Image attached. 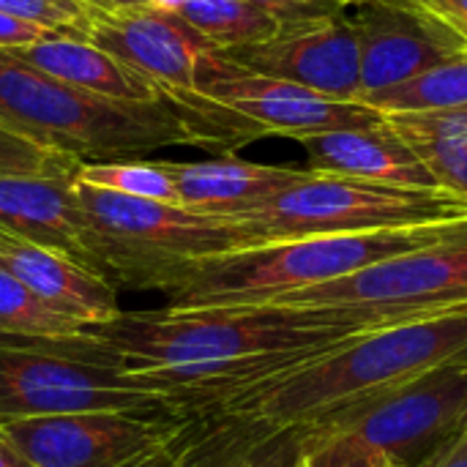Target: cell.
Returning a JSON list of instances; mask_svg holds the SVG:
<instances>
[{
    "instance_id": "obj_26",
    "label": "cell",
    "mask_w": 467,
    "mask_h": 467,
    "mask_svg": "<svg viewBox=\"0 0 467 467\" xmlns=\"http://www.w3.org/2000/svg\"><path fill=\"white\" fill-rule=\"evenodd\" d=\"M298 467H400L389 454L334 432L304 430V451Z\"/></svg>"
},
{
    "instance_id": "obj_3",
    "label": "cell",
    "mask_w": 467,
    "mask_h": 467,
    "mask_svg": "<svg viewBox=\"0 0 467 467\" xmlns=\"http://www.w3.org/2000/svg\"><path fill=\"white\" fill-rule=\"evenodd\" d=\"M467 356V306L353 337L216 410L274 427H312L350 405L386 394Z\"/></svg>"
},
{
    "instance_id": "obj_19",
    "label": "cell",
    "mask_w": 467,
    "mask_h": 467,
    "mask_svg": "<svg viewBox=\"0 0 467 467\" xmlns=\"http://www.w3.org/2000/svg\"><path fill=\"white\" fill-rule=\"evenodd\" d=\"M30 68L66 82L71 88H79L85 93L115 99V101H159L161 96L148 79H142L137 71L123 66L118 57L96 47L93 41L82 36L68 33H49L27 47L5 52Z\"/></svg>"
},
{
    "instance_id": "obj_10",
    "label": "cell",
    "mask_w": 467,
    "mask_h": 467,
    "mask_svg": "<svg viewBox=\"0 0 467 467\" xmlns=\"http://www.w3.org/2000/svg\"><path fill=\"white\" fill-rule=\"evenodd\" d=\"M194 90L197 96L249 120L263 137L279 134L301 142L312 134L378 126L386 120V115L367 104L326 99L296 82L265 77L233 63L222 52H208L200 60Z\"/></svg>"
},
{
    "instance_id": "obj_24",
    "label": "cell",
    "mask_w": 467,
    "mask_h": 467,
    "mask_svg": "<svg viewBox=\"0 0 467 467\" xmlns=\"http://www.w3.org/2000/svg\"><path fill=\"white\" fill-rule=\"evenodd\" d=\"M74 181L123 197L178 205V186L170 172V161H153V159L85 161L77 164Z\"/></svg>"
},
{
    "instance_id": "obj_5",
    "label": "cell",
    "mask_w": 467,
    "mask_h": 467,
    "mask_svg": "<svg viewBox=\"0 0 467 467\" xmlns=\"http://www.w3.org/2000/svg\"><path fill=\"white\" fill-rule=\"evenodd\" d=\"M96 410L183 413L172 394L126 372L88 328L68 337L0 334V427Z\"/></svg>"
},
{
    "instance_id": "obj_32",
    "label": "cell",
    "mask_w": 467,
    "mask_h": 467,
    "mask_svg": "<svg viewBox=\"0 0 467 467\" xmlns=\"http://www.w3.org/2000/svg\"><path fill=\"white\" fill-rule=\"evenodd\" d=\"M167 0H88L90 8H99V11H123V8H164Z\"/></svg>"
},
{
    "instance_id": "obj_30",
    "label": "cell",
    "mask_w": 467,
    "mask_h": 467,
    "mask_svg": "<svg viewBox=\"0 0 467 467\" xmlns=\"http://www.w3.org/2000/svg\"><path fill=\"white\" fill-rule=\"evenodd\" d=\"M419 467H467V432Z\"/></svg>"
},
{
    "instance_id": "obj_28",
    "label": "cell",
    "mask_w": 467,
    "mask_h": 467,
    "mask_svg": "<svg viewBox=\"0 0 467 467\" xmlns=\"http://www.w3.org/2000/svg\"><path fill=\"white\" fill-rule=\"evenodd\" d=\"M386 3L413 8V11L441 22L443 27H449L454 36H460L467 44V0H386Z\"/></svg>"
},
{
    "instance_id": "obj_4",
    "label": "cell",
    "mask_w": 467,
    "mask_h": 467,
    "mask_svg": "<svg viewBox=\"0 0 467 467\" xmlns=\"http://www.w3.org/2000/svg\"><path fill=\"white\" fill-rule=\"evenodd\" d=\"M465 227L467 216L416 227L317 235L222 252L186 265L159 293L167 296L170 309L274 304L279 298L348 279L375 263L441 244Z\"/></svg>"
},
{
    "instance_id": "obj_12",
    "label": "cell",
    "mask_w": 467,
    "mask_h": 467,
    "mask_svg": "<svg viewBox=\"0 0 467 467\" xmlns=\"http://www.w3.org/2000/svg\"><path fill=\"white\" fill-rule=\"evenodd\" d=\"M183 413H66L14 421L3 432L33 467H123L170 435Z\"/></svg>"
},
{
    "instance_id": "obj_18",
    "label": "cell",
    "mask_w": 467,
    "mask_h": 467,
    "mask_svg": "<svg viewBox=\"0 0 467 467\" xmlns=\"http://www.w3.org/2000/svg\"><path fill=\"white\" fill-rule=\"evenodd\" d=\"M178 205L205 216H233L306 175L298 167L257 164L224 153L208 161H170Z\"/></svg>"
},
{
    "instance_id": "obj_2",
    "label": "cell",
    "mask_w": 467,
    "mask_h": 467,
    "mask_svg": "<svg viewBox=\"0 0 467 467\" xmlns=\"http://www.w3.org/2000/svg\"><path fill=\"white\" fill-rule=\"evenodd\" d=\"M0 126L79 164L145 159L167 145L227 150L222 131L172 101H115L57 82L0 52Z\"/></svg>"
},
{
    "instance_id": "obj_29",
    "label": "cell",
    "mask_w": 467,
    "mask_h": 467,
    "mask_svg": "<svg viewBox=\"0 0 467 467\" xmlns=\"http://www.w3.org/2000/svg\"><path fill=\"white\" fill-rule=\"evenodd\" d=\"M44 36H49V30L0 11V52H11V49L27 47L33 41L44 38Z\"/></svg>"
},
{
    "instance_id": "obj_20",
    "label": "cell",
    "mask_w": 467,
    "mask_h": 467,
    "mask_svg": "<svg viewBox=\"0 0 467 467\" xmlns=\"http://www.w3.org/2000/svg\"><path fill=\"white\" fill-rule=\"evenodd\" d=\"M304 430L216 410L189 467H298Z\"/></svg>"
},
{
    "instance_id": "obj_9",
    "label": "cell",
    "mask_w": 467,
    "mask_h": 467,
    "mask_svg": "<svg viewBox=\"0 0 467 467\" xmlns=\"http://www.w3.org/2000/svg\"><path fill=\"white\" fill-rule=\"evenodd\" d=\"M304 430L348 435L400 467H419L467 432V356Z\"/></svg>"
},
{
    "instance_id": "obj_14",
    "label": "cell",
    "mask_w": 467,
    "mask_h": 467,
    "mask_svg": "<svg viewBox=\"0 0 467 467\" xmlns=\"http://www.w3.org/2000/svg\"><path fill=\"white\" fill-rule=\"evenodd\" d=\"M361 66V99L400 85L467 44L441 22L386 0H361L353 16Z\"/></svg>"
},
{
    "instance_id": "obj_11",
    "label": "cell",
    "mask_w": 467,
    "mask_h": 467,
    "mask_svg": "<svg viewBox=\"0 0 467 467\" xmlns=\"http://www.w3.org/2000/svg\"><path fill=\"white\" fill-rule=\"evenodd\" d=\"M331 8L304 11L265 41L222 52L257 74L296 82L312 93L337 101L361 104V66L353 19Z\"/></svg>"
},
{
    "instance_id": "obj_15",
    "label": "cell",
    "mask_w": 467,
    "mask_h": 467,
    "mask_svg": "<svg viewBox=\"0 0 467 467\" xmlns=\"http://www.w3.org/2000/svg\"><path fill=\"white\" fill-rule=\"evenodd\" d=\"M74 172H0V235L63 252L93 271Z\"/></svg>"
},
{
    "instance_id": "obj_8",
    "label": "cell",
    "mask_w": 467,
    "mask_h": 467,
    "mask_svg": "<svg viewBox=\"0 0 467 467\" xmlns=\"http://www.w3.org/2000/svg\"><path fill=\"white\" fill-rule=\"evenodd\" d=\"M274 304L345 312L372 331L462 309L467 306V227L441 244L375 263L348 279Z\"/></svg>"
},
{
    "instance_id": "obj_27",
    "label": "cell",
    "mask_w": 467,
    "mask_h": 467,
    "mask_svg": "<svg viewBox=\"0 0 467 467\" xmlns=\"http://www.w3.org/2000/svg\"><path fill=\"white\" fill-rule=\"evenodd\" d=\"M79 161L66 159L60 153L44 150L36 142L8 131L0 126V172H44V175H60L74 172Z\"/></svg>"
},
{
    "instance_id": "obj_1",
    "label": "cell",
    "mask_w": 467,
    "mask_h": 467,
    "mask_svg": "<svg viewBox=\"0 0 467 467\" xmlns=\"http://www.w3.org/2000/svg\"><path fill=\"white\" fill-rule=\"evenodd\" d=\"M88 331L181 410H216L372 328L334 309L257 304L120 312Z\"/></svg>"
},
{
    "instance_id": "obj_23",
    "label": "cell",
    "mask_w": 467,
    "mask_h": 467,
    "mask_svg": "<svg viewBox=\"0 0 467 467\" xmlns=\"http://www.w3.org/2000/svg\"><path fill=\"white\" fill-rule=\"evenodd\" d=\"M361 104L378 109L380 115H421V112L462 109L467 107V47L400 85L364 96Z\"/></svg>"
},
{
    "instance_id": "obj_7",
    "label": "cell",
    "mask_w": 467,
    "mask_h": 467,
    "mask_svg": "<svg viewBox=\"0 0 467 467\" xmlns=\"http://www.w3.org/2000/svg\"><path fill=\"white\" fill-rule=\"evenodd\" d=\"M465 216V197L446 189H397L306 170L296 183L222 219L235 227L241 249H249L279 241L416 227Z\"/></svg>"
},
{
    "instance_id": "obj_13",
    "label": "cell",
    "mask_w": 467,
    "mask_h": 467,
    "mask_svg": "<svg viewBox=\"0 0 467 467\" xmlns=\"http://www.w3.org/2000/svg\"><path fill=\"white\" fill-rule=\"evenodd\" d=\"M82 38L137 71L161 96L189 109L200 101L194 90L197 66L208 52H216L178 14L156 5L123 11L90 8Z\"/></svg>"
},
{
    "instance_id": "obj_21",
    "label": "cell",
    "mask_w": 467,
    "mask_h": 467,
    "mask_svg": "<svg viewBox=\"0 0 467 467\" xmlns=\"http://www.w3.org/2000/svg\"><path fill=\"white\" fill-rule=\"evenodd\" d=\"M427 164L441 189L467 200V107L451 112L386 115Z\"/></svg>"
},
{
    "instance_id": "obj_31",
    "label": "cell",
    "mask_w": 467,
    "mask_h": 467,
    "mask_svg": "<svg viewBox=\"0 0 467 467\" xmlns=\"http://www.w3.org/2000/svg\"><path fill=\"white\" fill-rule=\"evenodd\" d=\"M254 3H260V5H265V8H271V11H279L282 16H296V14H304V11H317V8H331V5H337V3H331V0H254Z\"/></svg>"
},
{
    "instance_id": "obj_25",
    "label": "cell",
    "mask_w": 467,
    "mask_h": 467,
    "mask_svg": "<svg viewBox=\"0 0 467 467\" xmlns=\"http://www.w3.org/2000/svg\"><path fill=\"white\" fill-rule=\"evenodd\" d=\"M77 331H82V326L44 306L14 274L0 268V334L68 337Z\"/></svg>"
},
{
    "instance_id": "obj_33",
    "label": "cell",
    "mask_w": 467,
    "mask_h": 467,
    "mask_svg": "<svg viewBox=\"0 0 467 467\" xmlns=\"http://www.w3.org/2000/svg\"><path fill=\"white\" fill-rule=\"evenodd\" d=\"M0 467H33L27 462V457L11 443V438L3 432V427H0Z\"/></svg>"
},
{
    "instance_id": "obj_16",
    "label": "cell",
    "mask_w": 467,
    "mask_h": 467,
    "mask_svg": "<svg viewBox=\"0 0 467 467\" xmlns=\"http://www.w3.org/2000/svg\"><path fill=\"white\" fill-rule=\"evenodd\" d=\"M0 268L14 274L44 306L82 328L109 323L123 312L118 287L63 252L0 235Z\"/></svg>"
},
{
    "instance_id": "obj_22",
    "label": "cell",
    "mask_w": 467,
    "mask_h": 467,
    "mask_svg": "<svg viewBox=\"0 0 467 467\" xmlns=\"http://www.w3.org/2000/svg\"><path fill=\"white\" fill-rule=\"evenodd\" d=\"M164 8L178 14L216 52L265 41L287 19L254 0H167Z\"/></svg>"
},
{
    "instance_id": "obj_6",
    "label": "cell",
    "mask_w": 467,
    "mask_h": 467,
    "mask_svg": "<svg viewBox=\"0 0 467 467\" xmlns=\"http://www.w3.org/2000/svg\"><path fill=\"white\" fill-rule=\"evenodd\" d=\"M77 197L90 265L115 287L161 290L186 265L241 249L235 227L222 216L85 183H77Z\"/></svg>"
},
{
    "instance_id": "obj_34",
    "label": "cell",
    "mask_w": 467,
    "mask_h": 467,
    "mask_svg": "<svg viewBox=\"0 0 467 467\" xmlns=\"http://www.w3.org/2000/svg\"><path fill=\"white\" fill-rule=\"evenodd\" d=\"M331 3H337V5L342 8V5H358L361 0H331Z\"/></svg>"
},
{
    "instance_id": "obj_17",
    "label": "cell",
    "mask_w": 467,
    "mask_h": 467,
    "mask_svg": "<svg viewBox=\"0 0 467 467\" xmlns=\"http://www.w3.org/2000/svg\"><path fill=\"white\" fill-rule=\"evenodd\" d=\"M312 172L397 189H441L419 153L389 123L339 129L301 140Z\"/></svg>"
}]
</instances>
